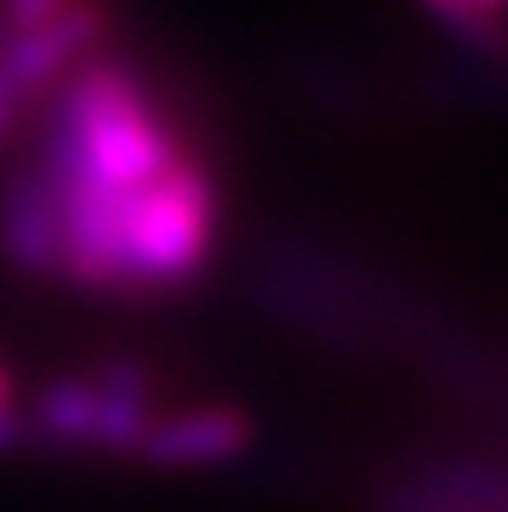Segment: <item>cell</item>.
<instances>
[{
	"label": "cell",
	"instance_id": "1",
	"mask_svg": "<svg viewBox=\"0 0 508 512\" xmlns=\"http://www.w3.org/2000/svg\"><path fill=\"white\" fill-rule=\"evenodd\" d=\"M216 243V189L194 158L176 162L158 185L117 212V288H167L207 261Z\"/></svg>",
	"mask_w": 508,
	"mask_h": 512
},
{
	"label": "cell",
	"instance_id": "2",
	"mask_svg": "<svg viewBox=\"0 0 508 512\" xmlns=\"http://www.w3.org/2000/svg\"><path fill=\"white\" fill-rule=\"evenodd\" d=\"M99 32H104V14L95 5H77V0L45 23L14 32L0 50V104L36 95L50 77L77 63Z\"/></svg>",
	"mask_w": 508,
	"mask_h": 512
},
{
	"label": "cell",
	"instance_id": "3",
	"mask_svg": "<svg viewBox=\"0 0 508 512\" xmlns=\"http://www.w3.org/2000/svg\"><path fill=\"white\" fill-rule=\"evenodd\" d=\"M252 441V423L239 409H194L144 432L140 450L158 468H194V463H221L243 454Z\"/></svg>",
	"mask_w": 508,
	"mask_h": 512
},
{
	"label": "cell",
	"instance_id": "4",
	"mask_svg": "<svg viewBox=\"0 0 508 512\" xmlns=\"http://www.w3.org/2000/svg\"><path fill=\"white\" fill-rule=\"evenodd\" d=\"M0 243H5V252L23 270H32V274L54 270V261H59V207H54L45 176L18 180L5 194V207H0Z\"/></svg>",
	"mask_w": 508,
	"mask_h": 512
},
{
	"label": "cell",
	"instance_id": "5",
	"mask_svg": "<svg viewBox=\"0 0 508 512\" xmlns=\"http://www.w3.org/2000/svg\"><path fill=\"white\" fill-rule=\"evenodd\" d=\"M95 387V423L90 441L104 450H140L144 432L153 427L149 418V373L135 360H117L99 373Z\"/></svg>",
	"mask_w": 508,
	"mask_h": 512
},
{
	"label": "cell",
	"instance_id": "6",
	"mask_svg": "<svg viewBox=\"0 0 508 512\" xmlns=\"http://www.w3.org/2000/svg\"><path fill=\"white\" fill-rule=\"evenodd\" d=\"M90 423H95V387L81 378L54 382L36 405V427L54 441H90Z\"/></svg>",
	"mask_w": 508,
	"mask_h": 512
},
{
	"label": "cell",
	"instance_id": "7",
	"mask_svg": "<svg viewBox=\"0 0 508 512\" xmlns=\"http://www.w3.org/2000/svg\"><path fill=\"white\" fill-rule=\"evenodd\" d=\"M72 0H5V27L9 32H27V27L54 18L59 9H68Z\"/></svg>",
	"mask_w": 508,
	"mask_h": 512
},
{
	"label": "cell",
	"instance_id": "8",
	"mask_svg": "<svg viewBox=\"0 0 508 512\" xmlns=\"http://www.w3.org/2000/svg\"><path fill=\"white\" fill-rule=\"evenodd\" d=\"M18 436H23V423L14 418V409H0V450H9Z\"/></svg>",
	"mask_w": 508,
	"mask_h": 512
},
{
	"label": "cell",
	"instance_id": "9",
	"mask_svg": "<svg viewBox=\"0 0 508 512\" xmlns=\"http://www.w3.org/2000/svg\"><path fill=\"white\" fill-rule=\"evenodd\" d=\"M437 5H459V9H473V14H495L508 0H437Z\"/></svg>",
	"mask_w": 508,
	"mask_h": 512
},
{
	"label": "cell",
	"instance_id": "10",
	"mask_svg": "<svg viewBox=\"0 0 508 512\" xmlns=\"http://www.w3.org/2000/svg\"><path fill=\"white\" fill-rule=\"evenodd\" d=\"M9 396H14V387H9L5 369H0V409H9Z\"/></svg>",
	"mask_w": 508,
	"mask_h": 512
}]
</instances>
